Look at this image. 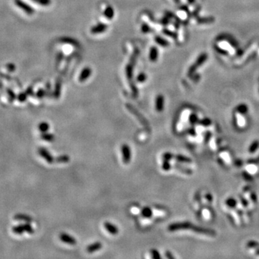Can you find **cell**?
I'll return each instance as SVG.
<instances>
[{
    "label": "cell",
    "mask_w": 259,
    "mask_h": 259,
    "mask_svg": "<svg viewBox=\"0 0 259 259\" xmlns=\"http://www.w3.org/2000/svg\"><path fill=\"white\" fill-rule=\"evenodd\" d=\"M8 94H10V100H11V101H13V100H14V99H15V95H14V93H13L12 91L8 90Z\"/></svg>",
    "instance_id": "ab89813d"
},
{
    "label": "cell",
    "mask_w": 259,
    "mask_h": 259,
    "mask_svg": "<svg viewBox=\"0 0 259 259\" xmlns=\"http://www.w3.org/2000/svg\"><path fill=\"white\" fill-rule=\"evenodd\" d=\"M188 229H190L191 231L196 233H199V234L209 235L211 237H214L215 235V232L212 230H207V229L199 228L197 226H194L191 223L187 222L173 223L168 227V230L170 232H175V231L180 230H188Z\"/></svg>",
    "instance_id": "6da1fadb"
},
{
    "label": "cell",
    "mask_w": 259,
    "mask_h": 259,
    "mask_svg": "<svg viewBox=\"0 0 259 259\" xmlns=\"http://www.w3.org/2000/svg\"><path fill=\"white\" fill-rule=\"evenodd\" d=\"M235 117H236V123H237V126H238V127H240V128H242V127H244V126H245V118L243 117V114L242 113H237V114L236 115H235Z\"/></svg>",
    "instance_id": "2e32d148"
},
{
    "label": "cell",
    "mask_w": 259,
    "mask_h": 259,
    "mask_svg": "<svg viewBox=\"0 0 259 259\" xmlns=\"http://www.w3.org/2000/svg\"><path fill=\"white\" fill-rule=\"evenodd\" d=\"M201 215H202V217L204 218L205 220H209L212 215L210 211H209L208 209H203Z\"/></svg>",
    "instance_id": "484cf974"
},
{
    "label": "cell",
    "mask_w": 259,
    "mask_h": 259,
    "mask_svg": "<svg viewBox=\"0 0 259 259\" xmlns=\"http://www.w3.org/2000/svg\"><path fill=\"white\" fill-rule=\"evenodd\" d=\"M102 248V244H101L100 242H96V243L91 244L86 248V251L88 253H94L95 251H97V250H100L101 248Z\"/></svg>",
    "instance_id": "7c38bea8"
},
{
    "label": "cell",
    "mask_w": 259,
    "mask_h": 259,
    "mask_svg": "<svg viewBox=\"0 0 259 259\" xmlns=\"http://www.w3.org/2000/svg\"><path fill=\"white\" fill-rule=\"evenodd\" d=\"M246 171H247V174H256L258 171V167L255 163H249L248 165L246 166Z\"/></svg>",
    "instance_id": "ffe728a7"
},
{
    "label": "cell",
    "mask_w": 259,
    "mask_h": 259,
    "mask_svg": "<svg viewBox=\"0 0 259 259\" xmlns=\"http://www.w3.org/2000/svg\"><path fill=\"white\" fill-rule=\"evenodd\" d=\"M150 255L152 258L153 259H161L162 258L161 254H160V253L158 252V250L155 249H153L150 250Z\"/></svg>",
    "instance_id": "83f0119b"
},
{
    "label": "cell",
    "mask_w": 259,
    "mask_h": 259,
    "mask_svg": "<svg viewBox=\"0 0 259 259\" xmlns=\"http://www.w3.org/2000/svg\"><path fill=\"white\" fill-rule=\"evenodd\" d=\"M162 158H163V161L164 160H166V161H171V160L174 158V155L170 152H166L163 153V155H162Z\"/></svg>",
    "instance_id": "4dcf8cb0"
},
{
    "label": "cell",
    "mask_w": 259,
    "mask_h": 259,
    "mask_svg": "<svg viewBox=\"0 0 259 259\" xmlns=\"http://www.w3.org/2000/svg\"><path fill=\"white\" fill-rule=\"evenodd\" d=\"M60 239L62 242H64L65 243L69 244V245H76V240L74 237H73L71 235L67 234V233L63 232L60 235Z\"/></svg>",
    "instance_id": "8992f818"
},
{
    "label": "cell",
    "mask_w": 259,
    "mask_h": 259,
    "mask_svg": "<svg viewBox=\"0 0 259 259\" xmlns=\"http://www.w3.org/2000/svg\"><path fill=\"white\" fill-rule=\"evenodd\" d=\"M164 107V98L162 95H158L155 100V109L157 112H161L163 110Z\"/></svg>",
    "instance_id": "9c48e42d"
},
{
    "label": "cell",
    "mask_w": 259,
    "mask_h": 259,
    "mask_svg": "<svg viewBox=\"0 0 259 259\" xmlns=\"http://www.w3.org/2000/svg\"><path fill=\"white\" fill-rule=\"evenodd\" d=\"M146 79H147L146 75L143 73H140V74L138 75V76L137 77V81L138 82H144V81H146Z\"/></svg>",
    "instance_id": "836d02e7"
},
{
    "label": "cell",
    "mask_w": 259,
    "mask_h": 259,
    "mask_svg": "<svg viewBox=\"0 0 259 259\" xmlns=\"http://www.w3.org/2000/svg\"><path fill=\"white\" fill-rule=\"evenodd\" d=\"M258 147H259L258 141H255L254 142H253L252 145L250 146V148H249V153H253L258 148Z\"/></svg>",
    "instance_id": "f1b7e54d"
},
{
    "label": "cell",
    "mask_w": 259,
    "mask_h": 259,
    "mask_svg": "<svg viewBox=\"0 0 259 259\" xmlns=\"http://www.w3.org/2000/svg\"><path fill=\"white\" fill-rule=\"evenodd\" d=\"M126 72H127V77H128V79H130L131 78L133 77V68H132V66H130V65H129V66H127Z\"/></svg>",
    "instance_id": "d6a6232c"
},
{
    "label": "cell",
    "mask_w": 259,
    "mask_h": 259,
    "mask_svg": "<svg viewBox=\"0 0 259 259\" xmlns=\"http://www.w3.org/2000/svg\"><path fill=\"white\" fill-rule=\"evenodd\" d=\"M107 29V26L105 24H98L91 30V32L93 34H99L105 32Z\"/></svg>",
    "instance_id": "30bf717a"
},
{
    "label": "cell",
    "mask_w": 259,
    "mask_h": 259,
    "mask_svg": "<svg viewBox=\"0 0 259 259\" xmlns=\"http://www.w3.org/2000/svg\"><path fill=\"white\" fill-rule=\"evenodd\" d=\"M158 49L155 47H151L150 50V53H149V58H150V60L153 62L156 61L158 59Z\"/></svg>",
    "instance_id": "e0dca14e"
},
{
    "label": "cell",
    "mask_w": 259,
    "mask_h": 259,
    "mask_svg": "<svg viewBox=\"0 0 259 259\" xmlns=\"http://www.w3.org/2000/svg\"><path fill=\"white\" fill-rule=\"evenodd\" d=\"M60 85L59 84H58L57 85H56L55 92H54V95H55L56 98H58L60 96Z\"/></svg>",
    "instance_id": "e575fe53"
},
{
    "label": "cell",
    "mask_w": 259,
    "mask_h": 259,
    "mask_svg": "<svg viewBox=\"0 0 259 259\" xmlns=\"http://www.w3.org/2000/svg\"><path fill=\"white\" fill-rule=\"evenodd\" d=\"M104 226L106 228V230H107L108 232H109L110 234L112 235H117L118 234L119 232V229L116 225H114L111 222H105V224H104Z\"/></svg>",
    "instance_id": "52a82bcc"
},
{
    "label": "cell",
    "mask_w": 259,
    "mask_h": 259,
    "mask_svg": "<svg viewBox=\"0 0 259 259\" xmlns=\"http://www.w3.org/2000/svg\"><path fill=\"white\" fill-rule=\"evenodd\" d=\"M141 30L142 32H144V33H147V32H150V28L148 25H146V24H143L141 27Z\"/></svg>",
    "instance_id": "8d00e7d4"
},
{
    "label": "cell",
    "mask_w": 259,
    "mask_h": 259,
    "mask_svg": "<svg viewBox=\"0 0 259 259\" xmlns=\"http://www.w3.org/2000/svg\"><path fill=\"white\" fill-rule=\"evenodd\" d=\"M122 153V160L124 163L128 164L131 159V150L127 144H123L121 147Z\"/></svg>",
    "instance_id": "7a4b0ae2"
},
{
    "label": "cell",
    "mask_w": 259,
    "mask_h": 259,
    "mask_svg": "<svg viewBox=\"0 0 259 259\" xmlns=\"http://www.w3.org/2000/svg\"><path fill=\"white\" fill-rule=\"evenodd\" d=\"M92 69L88 67H86V68H84L82 71L80 73V76L79 77V81L80 82H84L85 81V80L88 79V77L90 76L91 74H92Z\"/></svg>",
    "instance_id": "ba28073f"
},
{
    "label": "cell",
    "mask_w": 259,
    "mask_h": 259,
    "mask_svg": "<svg viewBox=\"0 0 259 259\" xmlns=\"http://www.w3.org/2000/svg\"><path fill=\"white\" fill-rule=\"evenodd\" d=\"M70 161V157L68 155H60L55 158V161L58 163H66Z\"/></svg>",
    "instance_id": "ac0fdd59"
},
{
    "label": "cell",
    "mask_w": 259,
    "mask_h": 259,
    "mask_svg": "<svg viewBox=\"0 0 259 259\" xmlns=\"http://www.w3.org/2000/svg\"><path fill=\"white\" fill-rule=\"evenodd\" d=\"M175 1H176V2H179V0H175Z\"/></svg>",
    "instance_id": "60d3db41"
},
{
    "label": "cell",
    "mask_w": 259,
    "mask_h": 259,
    "mask_svg": "<svg viewBox=\"0 0 259 259\" xmlns=\"http://www.w3.org/2000/svg\"><path fill=\"white\" fill-rule=\"evenodd\" d=\"M50 129V125L47 122H43L38 125V130L40 133H47Z\"/></svg>",
    "instance_id": "7402d4cb"
},
{
    "label": "cell",
    "mask_w": 259,
    "mask_h": 259,
    "mask_svg": "<svg viewBox=\"0 0 259 259\" xmlns=\"http://www.w3.org/2000/svg\"><path fill=\"white\" fill-rule=\"evenodd\" d=\"M174 158L177 161L180 162V163H191V161L189 158L183 156V155H174Z\"/></svg>",
    "instance_id": "603a6c76"
},
{
    "label": "cell",
    "mask_w": 259,
    "mask_h": 259,
    "mask_svg": "<svg viewBox=\"0 0 259 259\" xmlns=\"http://www.w3.org/2000/svg\"><path fill=\"white\" fill-rule=\"evenodd\" d=\"M38 153L42 158H43L48 163H53L55 162V159L48 150L44 148H40L38 149Z\"/></svg>",
    "instance_id": "277c9868"
},
{
    "label": "cell",
    "mask_w": 259,
    "mask_h": 259,
    "mask_svg": "<svg viewBox=\"0 0 259 259\" xmlns=\"http://www.w3.org/2000/svg\"><path fill=\"white\" fill-rule=\"evenodd\" d=\"M165 256L167 258H171V259H172V258L174 259L175 258V257L174 256H173L172 253L170 251H166V253H165Z\"/></svg>",
    "instance_id": "f35d334b"
},
{
    "label": "cell",
    "mask_w": 259,
    "mask_h": 259,
    "mask_svg": "<svg viewBox=\"0 0 259 259\" xmlns=\"http://www.w3.org/2000/svg\"><path fill=\"white\" fill-rule=\"evenodd\" d=\"M14 3L19 8L23 10L26 14L31 15L34 13L33 9L28 5L27 3H25V2L22 1V0H14Z\"/></svg>",
    "instance_id": "3957f363"
},
{
    "label": "cell",
    "mask_w": 259,
    "mask_h": 259,
    "mask_svg": "<svg viewBox=\"0 0 259 259\" xmlns=\"http://www.w3.org/2000/svg\"><path fill=\"white\" fill-rule=\"evenodd\" d=\"M162 168H163V171H169L171 168V165L169 161H166V160H164L163 163H162Z\"/></svg>",
    "instance_id": "f546056e"
},
{
    "label": "cell",
    "mask_w": 259,
    "mask_h": 259,
    "mask_svg": "<svg viewBox=\"0 0 259 259\" xmlns=\"http://www.w3.org/2000/svg\"><path fill=\"white\" fill-rule=\"evenodd\" d=\"M24 229H25V232L29 233V234H32L34 233V229L31 226V224H30V222H26V223L23 224Z\"/></svg>",
    "instance_id": "d4e9b609"
},
{
    "label": "cell",
    "mask_w": 259,
    "mask_h": 259,
    "mask_svg": "<svg viewBox=\"0 0 259 259\" xmlns=\"http://www.w3.org/2000/svg\"><path fill=\"white\" fill-rule=\"evenodd\" d=\"M247 248L250 251L254 253V254L259 256V244L255 241H250L247 243Z\"/></svg>",
    "instance_id": "8fae6325"
},
{
    "label": "cell",
    "mask_w": 259,
    "mask_h": 259,
    "mask_svg": "<svg viewBox=\"0 0 259 259\" xmlns=\"http://www.w3.org/2000/svg\"><path fill=\"white\" fill-rule=\"evenodd\" d=\"M140 215L144 218H150L153 216V211L150 207H145L140 211Z\"/></svg>",
    "instance_id": "4fadbf2b"
},
{
    "label": "cell",
    "mask_w": 259,
    "mask_h": 259,
    "mask_svg": "<svg viewBox=\"0 0 259 259\" xmlns=\"http://www.w3.org/2000/svg\"><path fill=\"white\" fill-rule=\"evenodd\" d=\"M44 95H45V92L43 89H40L38 92V93H37V96H38L40 99L43 98V97H44Z\"/></svg>",
    "instance_id": "74e56055"
},
{
    "label": "cell",
    "mask_w": 259,
    "mask_h": 259,
    "mask_svg": "<svg viewBox=\"0 0 259 259\" xmlns=\"http://www.w3.org/2000/svg\"><path fill=\"white\" fill-rule=\"evenodd\" d=\"M155 42L158 43V44L161 45L163 47H166V45H168L167 41H166V40H164V39H163L162 38H161V37H156V38H155Z\"/></svg>",
    "instance_id": "4316f807"
},
{
    "label": "cell",
    "mask_w": 259,
    "mask_h": 259,
    "mask_svg": "<svg viewBox=\"0 0 259 259\" xmlns=\"http://www.w3.org/2000/svg\"><path fill=\"white\" fill-rule=\"evenodd\" d=\"M14 219L16 220H19V221H24L26 222H31L32 221L31 217L25 215V214H17L14 216Z\"/></svg>",
    "instance_id": "5bb4252c"
},
{
    "label": "cell",
    "mask_w": 259,
    "mask_h": 259,
    "mask_svg": "<svg viewBox=\"0 0 259 259\" xmlns=\"http://www.w3.org/2000/svg\"><path fill=\"white\" fill-rule=\"evenodd\" d=\"M18 100L21 102H23L25 101L26 99H27V94H25V93H21V94H19L18 97H17Z\"/></svg>",
    "instance_id": "d590c367"
},
{
    "label": "cell",
    "mask_w": 259,
    "mask_h": 259,
    "mask_svg": "<svg viewBox=\"0 0 259 259\" xmlns=\"http://www.w3.org/2000/svg\"><path fill=\"white\" fill-rule=\"evenodd\" d=\"M40 137L43 140H45V141L47 142H53L55 140V135L52 133H43L41 134Z\"/></svg>",
    "instance_id": "d6986e66"
},
{
    "label": "cell",
    "mask_w": 259,
    "mask_h": 259,
    "mask_svg": "<svg viewBox=\"0 0 259 259\" xmlns=\"http://www.w3.org/2000/svg\"><path fill=\"white\" fill-rule=\"evenodd\" d=\"M43 6H47L51 3V0H32Z\"/></svg>",
    "instance_id": "1f68e13d"
},
{
    "label": "cell",
    "mask_w": 259,
    "mask_h": 259,
    "mask_svg": "<svg viewBox=\"0 0 259 259\" xmlns=\"http://www.w3.org/2000/svg\"><path fill=\"white\" fill-rule=\"evenodd\" d=\"M104 14H105V16L107 17V19H112L114 15L113 8H112V6H108L107 8H106L105 12H104Z\"/></svg>",
    "instance_id": "44dd1931"
},
{
    "label": "cell",
    "mask_w": 259,
    "mask_h": 259,
    "mask_svg": "<svg viewBox=\"0 0 259 259\" xmlns=\"http://www.w3.org/2000/svg\"><path fill=\"white\" fill-rule=\"evenodd\" d=\"M127 107H128V109H129V110L132 113H133L134 114H135V116H136V117H137L138 120H140V123H141V124H142L144 125V126H146V127H149V125H148V122H147V120H146V119L145 118V117H142V115H141V114H140L139 112H138V111L137 110H135V108H133V107H132L130 105H127Z\"/></svg>",
    "instance_id": "5b68a950"
},
{
    "label": "cell",
    "mask_w": 259,
    "mask_h": 259,
    "mask_svg": "<svg viewBox=\"0 0 259 259\" xmlns=\"http://www.w3.org/2000/svg\"><path fill=\"white\" fill-rule=\"evenodd\" d=\"M12 232L17 235H21L23 232H25V229H24L23 224H19V225H16L12 228Z\"/></svg>",
    "instance_id": "cb8c5ba5"
},
{
    "label": "cell",
    "mask_w": 259,
    "mask_h": 259,
    "mask_svg": "<svg viewBox=\"0 0 259 259\" xmlns=\"http://www.w3.org/2000/svg\"><path fill=\"white\" fill-rule=\"evenodd\" d=\"M220 159L222 160L224 163L226 164L230 163L231 162V155L230 153L227 152V151H224V152H222L220 153Z\"/></svg>",
    "instance_id": "9a60e30c"
}]
</instances>
